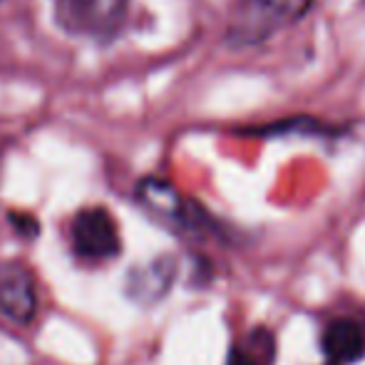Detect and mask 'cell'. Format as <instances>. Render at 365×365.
I'll use <instances>...</instances> for the list:
<instances>
[{
  "instance_id": "1",
  "label": "cell",
  "mask_w": 365,
  "mask_h": 365,
  "mask_svg": "<svg viewBox=\"0 0 365 365\" xmlns=\"http://www.w3.org/2000/svg\"><path fill=\"white\" fill-rule=\"evenodd\" d=\"M296 10V0H241L226 28V43L249 48L271 38Z\"/></svg>"
},
{
  "instance_id": "2",
  "label": "cell",
  "mask_w": 365,
  "mask_h": 365,
  "mask_svg": "<svg viewBox=\"0 0 365 365\" xmlns=\"http://www.w3.org/2000/svg\"><path fill=\"white\" fill-rule=\"evenodd\" d=\"M130 0H60V23L75 35L110 40L125 20Z\"/></svg>"
},
{
  "instance_id": "3",
  "label": "cell",
  "mask_w": 365,
  "mask_h": 365,
  "mask_svg": "<svg viewBox=\"0 0 365 365\" xmlns=\"http://www.w3.org/2000/svg\"><path fill=\"white\" fill-rule=\"evenodd\" d=\"M73 251L82 261H107L122 251L117 221L105 207H85L75 214L73 226Z\"/></svg>"
},
{
  "instance_id": "4",
  "label": "cell",
  "mask_w": 365,
  "mask_h": 365,
  "mask_svg": "<svg viewBox=\"0 0 365 365\" xmlns=\"http://www.w3.org/2000/svg\"><path fill=\"white\" fill-rule=\"evenodd\" d=\"M0 311L15 323H30L38 313L35 276L23 261L0 264Z\"/></svg>"
},
{
  "instance_id": "5",
  "label": "cell",
  "mask_w": 365,
  "mask_h": 365,
  "mask_svg": "<svg viewBox=\"0 0 365 365\" xmlns=\"http://www.w3.org/2000/svg\"><path fill=\"white\" fill-rule=\"evenodd\" d=\"M323 353L331 365H351L365 358V321L336 318L323 331Z\"/></svg>"
},
{
  "instance_id": "6",
  "label": "cell",
  "mask_w": 365,
  "mask_h": 365,
  "mask_svg": "<svg viewBox=\"0 0 365 365\" xmlns=\"http://www.w3.org/2000/svg\"><path fill=\"white\" fill-rule=\"evenodd\" d=\"M177 274V261L169 259V256H159L154 261H147L145 266H137L127 276V296L132 301L149 306V303H157L164 293L169 291Z\"/></svg>"
},
{
  "instance_id": "7",
  "label": "cell",
  "mask_w": 365,
  "mask_h": 365,
  "mask_svg": "<svg viewBox=\"0 0 365 365\" xmlns=\"http://www.w3.org/2000/svg\"><path fill=\"white\" fill-rule=\"evenodd\" d=\"M137 199L142 202V207L149 209L154 217L167 219V221H179L187 224L189 221V209L187 202L182 199V194L172 187L169 182L157 177H147L137 184Z\"/></svg>"
},
{
  "instance_id": "8",
  "label": "cell",
  "mask_w": 365,
  "mask_h": 365,
  "mask_svg": "<svg viewBox=\"0 0 365 365\" xmlns=\"http://www.w3.org/2000/svg\"><path fill=\"white\" fill-rule=\"evenodd\" d=\"M276 363V338L266 328L249 331L229 353L226 365H274Z\"/></svg>"
}]
</instances>
